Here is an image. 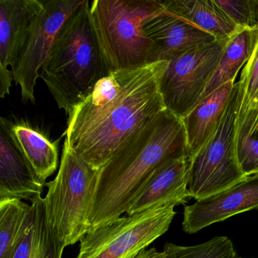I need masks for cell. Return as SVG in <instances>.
<instances>
[{"label":"cell","instance_id":"obj_20","mask_svg":"<svg viewBox=\"0 0 258 258\" xmlns=\"http://www.w3.org/2000/svg\"><path fill=\"white\" fill-rule=\"evenodd\" d=\"M253 43V30L244 28L228 40L220 56L217 70L208 83L201 100L223 84L229 81L235 82L238 71L245 66L251 55Z\"/></svg>","mask_w":258,"mask_h":258},{"label":"cell","instance_id":"obj_6","mask_svg":"<svg viewBox=\"0 0 258 258\" xmlns=\"http://www.w3.org/2000/svg\"><path fill=\"white\" fill-rule=\"evenodd\" d=\"M238 85L235 84L220 123L210 140L191 158L187 191L189 199H207L236 185L247 176L237 161L235 143Z\"/></svg>","mask_w":258,"mask_h":258},{"label":"cell","instance_id":"obj_12","mask_svg":"<svg viewBox=\"0 0 258 258\" xmlns=\"http://www.w3.org/2000/svg\"><path fill=\"white\" fill-rule=\"evenodd\" d=\"M153 42V61H169L202 45L215 41L214 36L182 20L164 8L149 18L143 26Z\"/></svg>","mask_w":258,"mask_h":258},{"label":"cell","instance_id":"obj_2","mask_svg":"<svg viewBox=\"0 0 258 258\" xmlns=\"http://www.w3.org/2000/svg\"><path fill=\"white\" fill-rule=\"evenodd\" d=\"M185 155L189 154L182 120L163 110L99 170L87 216L88 231L121 217L157 167Z\"/></svg>","mask_w":258,"mask_h":258},{"label":"cell","instance_id":"obj_14","mask_svg":"<svg viewBox=\"0 0 258 258\" xmlns=\"http://www.w3.org/2000/svg\"><path fill=\"white\" fill-rule=\"evenodd\" d=\"M235 83L229 81L201 100L181 119L190 158L194 157L217 130L227 106Z\"/></svg>","mask_w":258,"mask_h":258},{"label":"cell","instance_id":"obj_18","mask_svg":"<svg viewBox=\"0 0 258 258\" xmlns=\"http://www.w3.org/2000/svg\"><path fill=\"white\" fill-rule=\"evenodd\" d=\"M161 4L172 14L209 33L219 41H227L242 29L216 1L167 0Z\"/></svg>","mask_w":258,"mask_h":258},{"label":"cell","instance_id":"obj_25","mask_svg":"<svg viewBox=\"0 0 258 258\" xmlns=\"http://www.w3.org/2000/svg\"><path fill=\"white\" fill-rule=\"evenodd\" d=\"M13 79V75L12 70L8 68L0 66V97L4 99L7 95H10V87Z\"/></svg>","mask_w":258,"mask_h":258},{"label":"cell","instance_id":"obj_7","mask_svg":"<svg viewBox=\"0 0 258 258\" xmlns=\"http://www.w3.org/2000/svg\"><path fill=\"white\" fill-rule=\"evenodd\" d=\"M175 205L118 217L88 231L76 258H133L164 235L176 214Z\"/></svg>","mask_w":258,"mask_h":258},{"label":"cell","instance_id":"obj_23","mask_svg":"<svg viewBox=\"0 0 258 258\" xmlns=\"http://www.w3.org/2000/svg\"><path fill=\"white\" fill-rule=\"evenodd\" d=\"M237 26L253 30L258 27V0H215Z\"/></svg>","mask_w":258,"mask_h":258},{"label":"cell","instance_id":"obj_11","mask_svg":"<svg viewBox=\"0 0 258 258\" xmlns=\"http://www.w3.org/2000/svg\"><path fill=\"white\" fill-rule=\"evenodd\" d=\"M188 155L170 158L151 173L131 203L127 215L144 212L167 205H183L188 202Z\"/></svg>","mask_w":258,"mask_h":258},{"label":"cell","instance_id":"obj_26","mask_svg":"<svg viewBox=\"0 0 258 258\" xmlns=\"http://www.w3.org/2000/svg\"><path fill=\"white\" fill-rule=\"evenodd\" d=\"M238 258H243V257H238Z\"/></svg>","mask_w":258,"mask_h":258},{"label":"cell","instance_id":"obj_4","mask_svg":"<svg viewBox=\"0 0 258 258\" xmlns=\"http://www.w3.org/2000/svg\"><path fill=\"white\" fill-rule=\"evenodd\" d=\"M164 10L156 0H94L92 24L110 73L134 70L155 63L153 42L146 36V21Z\"/></svg>","mask_w":258,"mask_h":258},{"label":"cell","instance_id":"obj_21","mask_svg":"<svg viewBox=\"0 0 258 258\" xmlns=\"http://www.w3.org/2000/svg\"><path fill=\"white\" fill-rule=\"evenodd\" d=\"M31 220V205L19 199L0 201V258L14 257Z\"/></svg>","mask_w":258,"mask_h":258},{"label":"cell","instance_id":"obj_5","mask_svg":"<svg viewBox=\"0 0 258 258\" xmlns=\"http://www.w3.org/2000/svg\"><path fill=\"white\" fill-rule=\"evenodd\" d=\"M99 170L64 143L59 170L46 182L44 199L48 220L64 247L76 244L88 232L87 216Z\"/></svg>","mask_w":258,"mask_h":258},{"label":"cell","instance_id":"obj_16","mask_svg":"<svg viewBox=\"0 0 258 258\" xmlns=\"http://www.w3.org/2000/svg\"><path fill=\"white\" fill-rule=\"evenodd\" d=\"M43 1L0 0V66H13L33 18Z\"/></svg>","mask_w":258,"mask_h":258},{"label":"cell","instance_id":"obj_9","mask_svg":"<svg viewBox=\"0 0 258 258\" xmlns=\"http://www.w3.org/2000/svg\"><path fill=\"white\" fill-rule=\"evenodd\" d=\"M83 0L43 1L42 10L33 18L12 66L13 79L21 88L22 101L35 103L34 88L54 40L68 18Z\"/></svg>","mask_w":258,"mask_h":258},{"label":"cell","instance_id":"obj_10","mask_svg":"<svg viewBox=\"0 0 258 258\" xmlns=\"http://www.w3.org/2000/svg\"><path fill=\"white\" fill-rule=\"evenodd\" d=\"M258 208V173L247 176L231 188L184 208L182 229L194 234L229 217Z\"/></svg>","mask_w":258,"mask_h":258},{"label":"cell","instance_id":"obj_3","mask_svg":"<svg viewBox=\"0 0 258 258\" xmlns=\"http://www.w3.org/2000/svg\"><path fill=\"white\" fill-rule=\"evenodd\" d=\"M90 4L83 0L63 24L39 75L68 117L110 74L92 24Z\"/></svg>","mask_w":258,"mask_h":258},{"label":"cell","instance_id":"obj_15","mask_svg":"<svg viewBox=\"0 0 258 258\" xmlns=\"http://www.w3.org/2000/svg\"><path fill=\"white\" fill-rule=\"evenodd\" d=\"M0 121L8 128L13 141L37 177L46 183V179L58 167L60 139L51 141L43 131L28 122L13 123L4 117H1Z\"/></svg>","mask_w":258,"mask_h":258},{"label":"cell","instance_id":"obj_19","mask_svg":"<svg viewBox=\"0 0 258 258\" xmlns=\"http://www.w3.org/2000/svg\"><path fill=\"white\" fill-rule=\"evenodd\" d=\"M31 202L29 228L13 258H61L66 247L48 220L44 198L35 196Z\"/></svg>","mask_w":258,"mask_h":258},{"label":"cell","instance_id":"obj_22","mask_svg":"<svg viewBox=\"0 0 258 258\" xmlns=\"http://www.w3.org/2000/svg\"><path fill=\"white\" fill-rule=\"evenodd\" d=\"M133 258H238L232 240L217 236L196 245L166 243L163 251L155 247L144 249Z\"/></svg>","mask_w":258,"mask_h":258},{"label":"cell","instance_id":"obj_8","mask_svg":"<svg viewBox=\"0 0 258 258\" xmlns=\"http://www.w3.org/2000/svg\"><path fill=\"white\" fill-rule=\"evenodd\" d=\"M227 41L202 45L169 61L160 81L166 109L182 119L196 107L217 70Z\"/></svg>","mask_w":258,"mask_h":258},{"label":"cell","instance_id":"obj_17","mask_svg":"<svg viewBox=\"0 0 258 258\" xmlns=\"http://www.w3.org/2000/svg\"><path fill=\"white\" fill-rule=\"evenodd\" d=\"M251 55L243 68L238 85L235 143L258 138V27L253 29Z\"/></svg>","mask_w":258,"mask_h":258},{"label":"cell","instance_id":"obj_24","mask_svg":"<svg viewBox=\"0 0 258 258\" xmlns=\"http://www.w3.org/2000/svg\"><path fill=\"white\" fill-rule=\"evenodd\" d=\"M237 161L245 176L258 173V138H248L235 144Z\"/></svg>","mask_w":258,"mask_h":258},{"label":"cell","instance_id":"obj_1","mask_svg":"<svg viewBox=\"0 0 258 258\" xmlns=\"http://www.w3.org/2000/svg\"><path fill=\"white\" fill-rule=\"evenodd\" d=\"M169 61L111 72L68 117L64 143L100 170L151 119L166 109L160 81Z\"/></svg>","mask_w":258,"mask_h":258},{"label":"cell","instance_id":"obj_13","mask_svg":"<svg viewBox=\"0 0 258 258\" xmlns=\"http://www.w3.org/2000/svg\"><path fill=\"white\" fill-rule=\"evenodd\" d=\"M46 184L37 177L8 128L0 121V201H31L43 194Z\"/></svg>","mask_w":258,"mask_h":258}]
</instances>
